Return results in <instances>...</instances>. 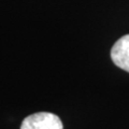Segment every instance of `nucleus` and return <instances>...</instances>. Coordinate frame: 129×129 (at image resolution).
<instances>
[{
    "instance_id": "obj_1",
    "label": "nucleus",
    "mask_w": 129,
    "mask_h": 129,
    "mask_svg": "<svg viewBox=\"0 0 129 129\" xmlns=\"http://www.w3.org/2000/svg\"><path fill=\"white\" fill-rule=\"evenodd\" d=\"M21 129H63L62 123L56 114L50 112H38L23 120Z\"/></svg>"
},
{
    "instance_id": "obj_2",
    "label": "nucleus",
    "mask_w": 129,
    "mask_h": 129,
    "mask_svg": "<svg viewBox=\"0 0 129 129\" xmlns=\"http://www.w3.org/2000/svg\"><path fill=\"white\" fill-rule=\"evenodd\" d=\"M111 58L118 68L129 72V35L114 43L111 50Z\"/></svg>"
}]
</instances>
